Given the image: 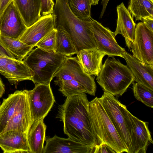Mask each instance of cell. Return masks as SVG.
Instances as JSON below:
<instances>
[{
	"label": "cell",
	"instance_id": "8992f818",
	"mask_svg": "<svg viewBox=\"0 0 153 153\" xmlns=\"http://www.w3.org/2000/svg\"><path fill=\"white\" fill-rule=\"evenodd\" d=\"M99 100L117 132L125 144L128 153H134V143L132 124L126 106L115 96L104 91Z\"/></svg>",
	"mask_w": 153,
	"mask_h": 153
},
{
	"label": "cell",
	"instance_id": "5bb4252c",
	"mask_svg": "<svg viewBox=\"0 0 153 153\" xmlns=\"http://www.w3.org/2000/svg\"><path fill=\"white\" fill-rule=\"evenodd\" d=\"M55 19L53 13L41 16L36 23L27 28L19 39L34 47L40 40L55 28Z\"/></svg>",
	"mask_w": 153,
	"mask_h": 153
},
{
	"label": "cell",
	"instance_id": "f35d334b",
	"mask_svg": "<svg viewBox=\"0 0 153 153\" xmlns=\"http://www.w3.org/2000/svg\"></svg>",
	"mask_w": 153,
	"mask_h": 153
},
{
	"label": "cell",
	"instance_id": "8fae6325",
	"mask_svg": "<svg viewBox=\"0 0 153 153\" xmlns=\"http://www.w3.org/2000/svg\"><path fill=\"white\" fill-rule=\"evenodd\" d=\"M27 27L14 1L5 8L0 17V35L19 39Z\"/></svg>",
	"mask_w": 153,
	"mask_h": 153
},
{
	"label": "cell",
	"instance_id": "d4e9b609",
	"mask_svg": "<svg viewBox=\"0 0 153 153\" xmlns=\"http://www.w3.org/2000/svg\"><path fill=\"white\" fill-rule=\"evenodd\" d=\"M128 9L136 21L153 18V0H129Z\"/></svg>",
	"mask_w": 153,
	"mask_h": 153
},
{
	"label": "cell",
	"instance_id": "484cf974",
	"mask_svg": "<svg viewBox=\"0 0 153 153\" xmlns=\"http://www.w3.org/2000/svg\"><path fill=\"white\" fill-rule=\"evenodd\" d=\"M0 42L16 58L22 61L33 50L34 46L27 45L19 39L0 35Z\"/></svg>",
	"mask_w": 153,
	"mask_h": 153
},
{
	"label": "cell",
	"instance_id": "4fadbf2b",
	"mask_svg": "<svg viewBox=\"0 0 153 153\" xmlns=\"http://www.w3.org/2000/svg\"><path fill=\"white\" fill-rule=\"evenodd\" d=\"M46 144L42 153H91L93 149L68 137L63 138L56 135L45 138Z\"/></svg>",
	"mask_w": 153,
	"mask_h": 153
},
{
	"label": "cell",
	"instance_id": "8d00e7d4",
	"mask_svg": "<svg viewBox=\"0 0 153 153\" xmlns=\"http://www.w3.org/2000/svg\"><path fill=\"white\" fill-rule=\"evenodd\" d=\"M5 92V86L0 77V97H1Z\"/></svg>",
	"mask_w": 153,
	"mask_h": 153
},
{
	"label": "cell",
	"instance_id": "e575fe53",
	"mask_svg": "<svg viewBox=\"0 0 153 153\" xmlns=\"http://www.w3.org/2000/svg\"><path fill=\"white\" fill-rule=\"evenodd\" d=\"M152 32H153V18H147L142 21Z\"/></svg>",
	"mask_w": 153,
	"mask_h": 153
},
{
	"label": "cell",
	"instance_id": "3957f363",
	"mask_svg": "<svg viewBox=\"0 0 153 153\" xmlns=\"http://www.w3.org/2000/svg\"><path fill=\"white\" fill-rule=\"evenodd\" d=\"M89 111L91 121L97 144L105 143L116 153L128 151L107 113L96 97L89 102Z\"/></svg>",
	"mask_w": 153,
	"mask_h": 153
},
{
	"label": "cell",
	"instance_id": "83f0119b",
	"mask_svg": "<svg viewBox=\"0 0 153 153\" xmlns=\"http://www.w3.org/2000/svg\"><path fill=\"white\" fill-rule=\"evenodd\" d=\"M59 87V91L66 97L88 91L85 87L75 80L63 81L55 83Z\"/></svg>",
	"mask_w": 153,
	"mask_h": 153
},
{
	"label": "cell",
	"instance_id": "5b68a950",
	"mask_svg": "<svg viewBox=\"0 0 153 153\" xmlns=\"http://www.w3.org/2000/svg\"><path fill=\"white\" fill-rule=\"evenodd\" d=\"M66 57L37 47L33 49L23 61L34 73L31 80L35 84H49Z\"/></svg>",
	"mask_w": 153,
	"mask_h": 153
},
{
	"label": "cell",
	"instance_id": "f1b7e54d",
	"mask_svg": "<svg viewBox=\"0 0 153 153\" xmlns=\"http://www.w3.org/2000/svg\"><path fill=\"white\" fill-rule=\"evenodd\" d=\"M133 90L135 98L146 105L153 107V91L136 82L133 83Z\"/></svg>",
	"mask_w": 153,
	"mask_h": 153
},
{
	"label": "cell",
	"instance_id": "9c48e42d",
	"mask_svg": "<svg viewBox=\"0 0 153 153\" xmlns=\"http://www.w3.org/2000/svg\"><path fill=\"white\" fill-rule=\"evenodd\" d=\"M131 51L132 55L140 61L153 65V32L142 22L136 24Z\"/></svg>",
	"mask_w": 153,
	"mask_h": 153
},
{
	"label": "cell",
	"instance_id": "7a4b0ae2",
	"mask_svg": "<svg viewBox=\"0 0 153 153\" xmlns=\"http://www.w3.org/2000/svg\"><path fill=\"white\" fill-rule=\"evenodd\" d=\"M53 14L55 27L62 26L70 36L77 52L83 49H96L97 45L91 30L92 18L81 19L71 10L68 0H55Z\"/></svg>",
	"mask_w": 153,
	"mask_h": 153
},
{
	"label": "cell",
	"instance_id": "6da1fadb",
	"mask_svg": "<svg viewBox=\"0 0 153 153\" xmlns=\"http://www.w3.org/2000/svg\"><path fill=\"white\" fill-rule=\"evenodd\" d=\"M89 106L85 93L73 95L66 97L64 103L59 106L56 118L62 122L64 134L74 141L91 148L94 151L97 143Z\"/></svg>",
	"mask_w": 153,
	"mask_h": 153
},
{
	"label": "cell",
	"instance_id": "f546056e",
	"mask_svg": "<svg viewBox=\"0 0 153 153\" xmlns=\"http://www.w3.org/2000/svg\"><path fill=\"white\" fill-rule=\"evenodd\" d=\"M57 30L54 28L40 40L35 46L49 52H55Z\"/></svg>",
	"mask_w": 153,
	"mask_h": 153
},
{
	"label": "cell",
	"instance_id": "ac0fdd59",
	"mask_svg": "<svg viewBox=\"0 0 153 153\" xmlns=\"http://www.w3.org/2000/svg\"><path fill=\"white\" fill-rule=\"evenodd\" d=\"M27 134L16 131L0 134V147L5 153H30Z\"/></svg>",
	"mask_w": 153,
	"mask_h": 153
},
{
	"label": "cell",
	"instance_id": "30bf717a",
	"mask_svg": "<svg viewBox=\"0 0 153 153\" xmlns=\"http://www.w3.org/2000/svg\"><path fill=\"white\" fill-rule=\"evenodd\" d=\"M91 28L97 49L109 57L117 56L123 58V54L125 50L117 43L114 32L93 19Z\"/></svg>",
	"mask_w": 153,
	"mask_h": 153
},
{
	"label": "cell",
	"instance_id": "ffe728a7",
	"mask_svg": "<svg viewBox=\"0 0 153 153\" xmlns=\"http://www.w3.org/2000/svg\"><path fill=\"white\" fill-rule=\"evenodd\" d=\"M28 90H17L4 99L0 105V134L9 121L18 109Z\"/></svg>",
	"mask_w": 153,
	"mask_h": 153
},
{
	"label": "cell",
	"instance_id": "ba28073f",
	"mask_svg": "<svg viewBox=\"0 0 153 153\" xmlns=\"http://www.w3.org/2000/svg\"><path fill=\"white\" fill-rule=\"evenodd\" d=\"M35 84L33 90H28L29 105L33 122L44 119L55 102L50 84Z\"/></svg>",
	"mask_w": 153,
	"mask_h": 153
},
{
	"label": "cell",
	"instance_id": "836d02e7",
	"mask_svg": "<svg viewBox=\"0 0 153 153\" xmlns=\"http://www.w3.org/2000/svg\"><path fill=\"white\" fill-rule=\"evenodd\" d=\"M14 0H0V17L7 6Z\"/></svg>",
	"mask_w": 153,
	"mask_h": 153
},
{
	"label": "cell",
	"instance_id": "74e56055",
	"mask_svg": "<svg viewBox=\"0 0 153 153\" xmlns=\"http://www.w3.org/2000/svg\"><path fill=\"white\" fill-rule=\"evenodd\" d=\"M100 0H91L92 5H96L98 4Z\"/></svg>",
	"mask_w": 153,
	"mask_h": 153
},
{
	"label": "cell",
	"instance_id": "1f68e13d",
	"mask_svg": "<svg viewBox=\"0 0 153 153\" xmlns=\"http://www.w3.org/2000/svg\"><path fill=\"white\" fill-rule=\"evenodd\" d=\"M93 153H116L110 146L105 143L96 145L94 147Z\"/></svg>",
	"mask_w": 153,
	"mask_h": 153
},
{
	"label": "cell",
	"instance_id": "d590c367",
	"mask_svg": "<svg viewBox=\"0 0 153 153\" xmlns=\"http://www.w3.org/2000/svg\"><path fill=\"white\" fill-rule=\"evenodd\" d=\"M109 0H102L101 5H102V9L100 13V18H101L105 11L108 3Z\"/></svg>",
	"mask_w": 153,
	"mask_h": 153
},
{
	"label": "cell",
	"instance_id": "603a6c76",
	"mask_svg": "<svg viewBox=\"0 0 153 153\" xmlns=\"http://www.w3.org/2000/svg\"><path fill=\"white\" fill-rule=\"evenodd\" d=\"M44 119L35 121L27 135L30 153H42L47 126Z\"/></svg>",
	"mask_w": 153,
	"mask_h": 153
},
{
	"label": "cell",
	"instance_id": "52a82bcc",
	"mask_svg": "<svg viewBox=\"0 0 153 153\" xmlns=\"http://www.w3.org/2000/svg\"><path fill=\"white\" fill-rule=\"evenodd\" d=\"M56 83L75 80L83 85L88 94L94 96L96 90L94 78L85 74L83 71L76 56H66L62 64L54 75Z\"/></svg>",
	"mask_w": 153,
	"mask_h": 153
},
{
	"label": "cell",
	"instance_id": "d6986e66",
	"mask_svg": "<svg viewBox=\"0 0 153 153\" xmlns=\"http://www.w3.org/2000/svg\"><path fill=\"white\" fill-rule=\"evenodd\" d=\"M77 58L83 71L91 76L100 73L103 57L105 54L97 49H83L77 52Z\"/></svg>",
	"mask_w": 153,
	"mask_h": 153
},
{
	"label": "cell",
	"instance_id": "7402d4cb",
	"mask_svg": "<svg viewBox=\"0 0 153 153\" xmlns=\"http://www.w3.org/2000/svg\"><path fill=\"white\" fill-rule=\"evenodd\" d=\"M13 1L27 28L41 17V0H14Z\"/></svg>",
	"mask_w": 153,
	"mask_h": 153
},
{
	"label": "cell",
	"instance_id": "e0dca14e",
	"mask_svg": "<svg viewBox=\"0 0 153 153\" xmlns=\"http://www.w3.org/2000/svg\"><path fill=\"white\" fill-rule=\"evenodd\" d=\"M33 123L29 105L28 91V93L20 106L10 118L1 134L9 131H16L28 135Z\"/></svg>",
	"mask_w": 153,
	"mask_h": 153
},
{
	"label": "cell",
	"instance_id": "2e32d148",
	"mask_svg": "<svg viewBox=\"0 0 153 153\" xmlns=\"http://www.w3.org/2000/svg\"><path fill=\"white\" fill-rule=\"evenodd\" d=\"M123 56L134 76V81L153 91V65L140 61L126 51Z\"/></svg>",
	"mask_w": 153,
	"mask_h": 153
},
{
	"label": "cell",
	"instance_id": "277c9868",
	"mask_svg": "<svg viewBox=\"0 0 153 153\" xmlns=\"http://www.w3.org/2000/svg\"><path fill=\"white\" fill-rule=\"evenodd\" d=\"M134 79L128 66L114 57L105 60L96 78L103 91L114 96H121Z\"/></svg>",
	"mask_w": 153,
	"mask_h": 153
},
{
	"label": "cell",
	"instance_id": "d6a6232c",
	"mask_svg": "<svg viewBox=\"0 0 153 153\" xmlns=\"http://www.w3.org/2000/svg\"><path fill=\"white\" fill-rule=\"evenodd\" d=\"M0 56L16 59L15 57L0 42Z\"/></svg>",
	"mask_w": 153,
	"mask_h": 153
},
{
	"label": "cell",
	"instance_id": "7c38bea8",
	"mask_svg": "<svg viewBox=\"0 0 153 153\" xmlns=\"http://www.w3.org/2000/svg\"><path fill=\"white\" fill-rule=\"evenodd\" d=\"M0 73L16 88L19 82L31 80L34 75L33 72L23 61L3 56H0Z\"/></svg>",
	"mask_w": 153,
	"mask_h": 153
},
{
	"label": "cell",
	"instance_id": "44dd1931",
	"mask_svg": "<svg viewBox=\"0 0 153 153\" xmlns=\"http://www.w3.org/2000/svg\"><path fill=\"white\" fill-rule=\"evenodd\" d=\"M128 114L133 126L134 143V153H145L149 143H153L148 123L139 119L129 111Z\"/></svg>",
	"mask_w": 153,
	"mask_h": 153
},
{
	"label": "cell",
	"instance_id": "cb8c5ba5",
	"mask_svg": "<svg viewBox=\"0 0 153 153\" xmlns=\"http://www.w3.org/2000/svg\"><path fill=\"white\" fill-rule=\"evenodd\" d=\"M55 28L57 32L55 52L66 56L76 54V50L68 34L61 25Z\"/></svg>",
	"mask_w": 153,
	"mask_h": 153
},
{
	"label": "cell",
	"instance_id": "9a60e30c",
	"mask_svg": "<svg viewBox=\"0 0 153 153\" xmlns=\"http://www.w3.org/2000/svg\"><path fill=\"white\" fill-rule=\"evenodd\" d=\"M117 19L115 36L121 34L124 38L126 46L131 51L135 34L136 24L131 13L123 2L117 7Z\"/></svg>",
	"mask_w": 153,
	"mask_h": 153
},
{
	"label": "cell",
	"instance_id": "4dcf8cb0",
	"mask_svg": "<svg viewBox=\"0 0 153 153\" xmlns=\"http://www.w3.org/2000/svg\"><path fill=\"white\" fill-rule=\"evenodd\" d=\"M41 15L44 16L52 14L55 3L53 0H41Z\"/></svg>",
	"mask_w": 153,
	"mask_h": 153
},
{
	"label": "cell",
	"instance_id": "4316f807",
	"mask_svg": "<svg viewBox=\"0 0 153 153\" xmlns=\"http://www.w3.org/2000/svg\"><path fill=\"white\" fill-rule=\"evenodd\" d=\"M69 7L72 13L81 19L91 18V0H68Z\"/></svg>",
	"mask_w": 153,
	"mask_h": 153
}]
</instances>
